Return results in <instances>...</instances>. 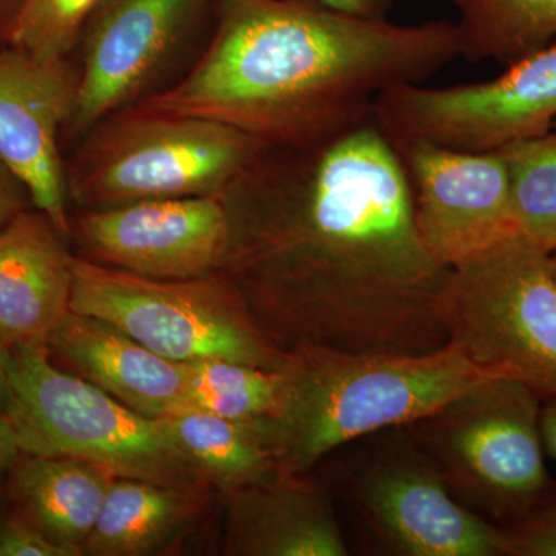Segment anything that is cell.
Wrapping results in <instances>:
<instances>
[{"mask_svg":"<svg viewBox=\"0 0 556 556\" xmlns=\"http://www.w3.org/2000/svg\"><path fill=\"white\" fill-rule=\"evenodd\" d=\"M20 455L21 448L17 445L16 434H14L9 420L0 416V477L9 475L10 468L13 467Z\"/></svg>","mask_w":556,"mask_h":556,"instance_id":"f1b7e54d","label":"cell"},{"mask_svg":"<svg viewBox=\"0 0 556 556\" xmlns=\"http://www.w3.org/2000/svg\"><path fill=\"white\" fill-rule=\"evenodd\" d=\"M450 343L497 378L556 401V278L519 232L450 268L439 300Z\"/></svg>","mask_w":556,"mask_h":556,"instance_id":"5b68a950","label":"cell"},{"mask_svg":"<svg viewBox=\"0 0 556 556\" xmlns=\"http://www.w3.org/2000/svg\"><path fill=\"white\" fill-rule=\"evenodd\" d=\"M80 70L9 46L0 49V160L20 178L33 207L70 233L67 172L60 135L78 102Z\"/></svg>","mask_w":556,"mask_h":556,"instance_id":"4fadbf2b","label":"cell"},{"mask_svg":"<svg viewBox=\"0 0 556 556\" xmlns=\"http://www.w3.org/2000/svg\"><path fill=\"white\" fill-rule=\"evenodd\" d=\"M541 433L546 455L556 464V401L544 402L541 408Z\"/></svg>","mask_w":556,"mask_h":556,"instance_id":"f546056e","label":"cell"},{"mask_svg":"<svg viewBox=\"0 0 556 556\" xmlns=\"http://www.w3.org/2000/svg\"><path fill=\"white\" fill-rule=\"evenodd\" d=\"M10 507L60 546L83 555L113 475L73 457L21 453L10 468Z\"/></svg>","mask_w":556,"mask_h":556,"instance_id":"ac0fdd59","label":"cell"},{"mask_svg":"<svg viewBox=\"0 0 556 556\" xmlns=\"http://www.w3.org/2000/svg\"><path fill=\"white\" fill-rule=\"evenodd\" d=\"M70 309L108 321L177 362L225 358L278 369L287 354L260 332L222 273L190 280L135 276L73 257Z\"/></svg>","mask_w":556,"mask_h":556,"instance_id":"ba28073f","label":"cell"},{"mask_svg":"<svg viewBox=\"0 0 556 556\" xmlns=\"http://www.w3.org/2000/svg\"><path fill=\"white\" fill-rule=\"evenodd\" d=\"M206 493L113 478L83 555H150L169 544L195 519Z\"/></svg>","mask_w":556,"mask_h":556,"instance_id":"d6986e66","label":"cell"},{"mask_svg":"<svg viewBox=\"0 0 556 556\" xmlns=\"http://www.w3.org/2000/svg\"><path fill=\"white\" fill-rule=\"evenodd\" d=\"M105 0H21L11 46L39 60H67Z\"/></svg>","mask_w":556,"mask_h":556,"instance_id":"cb8c5ba5","label":"cell"},{"mask_svg":"<svg viewBox=\"0 0 556 556\" xmlns=\"http://www.w3.org/2000/svg\"><path fill=\"white\" fill-rule=\"evenodd\" d=\"M54 364L148 417L186 408L188 368L101 318L68 309L46 343Z\"/></svg>","mask_w":556,"mask_h":556,"instance_id":"9a60e30c","label":"cell"},{"mask_svg":"<svg viewBox=\"0 0 556 556\" xmlns=\"http://www.w3.org/2000/svg\"><path fill=\"white\" fill-rule=\"evenodd\" d=\"M268 148L223 197L217 273L266 340L289 354H426L448 343V266L428 251L407 169L375 115L303 146Z\"/></svg>","mask_w":556,"mask_h":556,"instance_id":"6da1fadb","label":"cell"},{"mask_svg":"<svg viewBox=\"0 0 556 556\" xmlns=\"http://www.w3.org/2000/svg\"><path fill=\"white\" fill-rule=\"evenodd\" d=\"M188 396L185 409H200L228 419L254 420L273 415L280 399V368L270 369L203 358L185 362Z\"/></svg>","mask_w":556,"mask_h":556,"instance_id":"7402d4cb","label":"cell"},{"mask_svg":"<svg viewBox=\"0 0 556 556\" xmlns=\"http://www.w3.org/2000/svg\"><path fill=\"white\" fill-rule=\"evenodd\" d=\"M186 78L139 109L217 121L265 148L303 146L375 115L380 94L460 58L456 22L396 24L316 0H217Z\"/></svg>","mask_w":556,"mask_h":556,"instance_id":"7a4b0ae2","label":"cell"},{"mask_svg":"<svg viewBox=\"0 0 556 556\" xmlns=\"http://www.w3.org/2000/svg\"><path fill=\"white\" fill-rule=\"evenodd\" d=\"M30 206L33 203L27 189L0 160V229L5 228L21 212Z\"/></svg>","mask_w":556,"mask_h":556,"instance_id":"4316f807","label":"cell"},{"mask_svg":"<svg viewBox=\"0 0 556 556\" xmlns=\"http://www.w3.org/2000/svg\"><path fill=\"white\" fill-rule=\"evenodd\" d=\"M554 129H556V123H555Z\"/></svg>","mask_w":556,"mask_h":556,"instance_id":"836d02e7","label":"cell"},{"mask_svg":"<svg viewBox=\"0 0 556 556\" xmlns=\"http://www.w3.org/2000/svg\"><path fill=\"white\" fill-rule=\"evenodd\" d=\"M217 0H105L84 31L78 102L68 127L84 131L141 93Z\"/></svg>","mask_w":556,"mask_h":556,"instance_id":"5bb4252c","label":"cell"},{"mask_svg":"<svg viewBox=\"0 0 556 556\" xmlns=\"http://www.w3.org/2000/svg\"><path fill=\"white\" fill-rule=\"evenodd\" d=\"M552 269H554V276L556 278V251L551 254Z\"/></svg>","mask_w":556,"mask_h":556,"instance_id":"d6a6232c","label":"cell"},{"mask_svg":"<svg viewBox=\"0 0 556 556\" xmlns=\"http://www.w3.org/2000/svg\"><path fill=\"white\" fill-rule=\"evenodd\" d=\"M362 510L388 546L408 556H507V536L459 503L424 453L393 450L357 479Z\"/></svg>","mask_w":556,"mask_h":556,"instance_id":"7c38bea8","label":"cell"},{"mask_svg":"<svg viewBox=\"0 0 556 556\" xmlns=\"http://www.w3.org/2000/svg\"><path fill=\"white\" fill-rule=\"evenodd\" d=\"M10 399V350L0 340V416L5 413Z\"/></svg>","mask_w":556,"mask_h":556,"instance_id":"1f68e13d","label":"cell"},{"mask_svg":"<svg viewBox=\"0 0 556 556\" xmlns=\"http://www.w3.org/2000/svg\"><path fill=\"white\" fill-rule=\"evenodd\" d=\"M223 495L226 555H348L331 503L320 486L302 475L278 471Z\"/></svg>","mask_w":556,"mask_h":556,"instance_id":"2e32d148","label":"cell"},{"mask_svg":"<svg viewBox=\"0 0 556 556\" xmlns=\"http://www.w3.org/2000/svg\"><path fill=\"white\" fill-rule=\"evenodd\" d=\"M67 175L83 206L225 197L257 159L243 131L195 116L131 108L105 118Z\"/></svg>","mask_w":556,"mask_h":556,"instance_id":"52a82bcc","label":"cell"},{"mask_svg":"<svg viewBox=\"0 0 556 556\" xmlns=\"http://www.w3.org/2000/svg\"><path fill=\"white\" fill-rule=\"evenodd\" d=\"M457 13L460 58L514 64L556 40V0H447Z\"/></svg>","mask_w":556,"mask_h":556,"instance_id":"44dd1931","label":"cell"},{"mask_svg":"<svg viewBox=\"0 0 556 556\" xmlns=\"http://www.w3.org/2000/svg\"><path fill=\"white\" fill-rule=\"evenodd\" d=\"M280 376L276 412L257 420L278 470L295 475L354 439L412 426L497 378L450 342L426 354L292 351Z\"/></svg>","mask_w":556,"mask_h":556,"instance_id":"3957f363","label":"cell"},{"mask_svg":"<svg viewBox=\"0 0 556 556\" xmlns=\"http://www.w3.org/2000/svg\"><path fill=\"white\" fill-rule=\"evenodd\" d=\"M541 408L543 401L525 383L486 379L408 427L453 495L508 526L556 501Z\"/></svg>","mask_w":556,"mask_h":556,"instance_id":"8992f818","label":"cell"},{"mask_svg":"<svg viewBox=\"0 0 556 556\" xmlns=\"http://www.w3.org/2000/svg\"><path fill=\"white\" fill-rule=\"evenodd\" d=\"M76 233L91 262L156 280L217 273L229 239L222 197L131 201L80 215Z\"/></svg>","mask_w":556,"mask_h":556,"instance_id":"30bf717a","label":"cell"},{"mask_svg":"<svg viewBox=\"0 0 556 556\" xmlns=\"http://www.w3.org/2000/svg\"><path fill=\"white\" fill-rule=\"evenodd\" d=\"M503 527L507 536V556H556V501Z\"/></svg>","mask_w":556,"mask_h":556,"instance_id":"d4e9b609","label":"cell"},{"mask_svg":"<svg viewBox=\"0 0 556 556\" xmlns=\"http://www.w3.org/2000/svg\"><path fill=\"white\" fill-rule=\"evenodd\" d=\"M163 420L179 447L222 493L280 471L257 419L236 420L200 409H181Z\"/></svg>","mask_w":556,"mask_h":556,"instance_id":"ffe728a7","label":"cell"},{"mask_svg":"<svg viewBox=\"0 0 556 556\" xmlns=\"http://www.w3.org/2000/svg\"><path fill=\"white\" fill-rule=\"evenodd\" d=\"M0 556H73L42 530L9 508L0 515Z\"/></svg>","mask_w":556,"mask_h":556,"instance_id":"484cf974","label":"cell"},{"mask_svg":"<svg viewBox=\"0 0 556 556\" xmlns=\"http://www.w3.org/2000/svg\"><path fill=\"white\" fill-rule=\"evenodd\" d=\"M396 149L412 185L417 229L442 265H459L517 232L500 150L467 152L426 141Z\"/></svg>","mask_w":556,"mask_h":556,"instance_id":"8fae6325","label":"cell"},{"mask_svg":"<svg viewBox=\"0 0 556 556\" xmlns=\"http://www.w3.org/2000/svg\"><path fill=\"white\" fill-rule=\"evenodd\" d=\"M375 118L394 146L426 141L467 152L547 134L556 123V40L484 83L391 87L376 101Z\"/></svg>","mask_w":556,"mask_h":556,"instance_id":"9c48e42d","label":"cell"},{"mask_svg":"<svg viewBox=\"0 0 556 556\" xmlns=\"http://www.w3.org/2000/svg\"><path fill=\"white\" fill-rule=\"evenodd\" d=\"M510 177L515 229L543 251H556V129L501 149Z\"/></svg>","mask_w":556,"mask_h":556,"instance_id":"603a6c76","label":"cell"},{"mask_svg":"<svg viewBox=\"0 0 556 556\" xmlns=\"http://www.w3.org/2000/svg\"><path fill=\"white\" fill-rule=\"evenodd\" d=\"M21 0H0V49L13 42Z\"/></svg>","mask_w":556,"mask_h":556,"instance_id":"4dcf8cb0","label":"cell"},{"mask_svg":"<svg viewBox=\"0 0 556 556\" xmlns=\"http://www.w3.org/2000/svg\"><path fill=\"white\" fill-rule=\"evenodd\" d=\"M9 420L21 453L73 457L115 478L206 493L211 481L163 417L139 415L51 361L46 346L10 348Z\"/></svg>","mask_w":556,"mask_h":556,"instance_id":"277c9868","label":"cell"},{"mask_svg":"<svg viewBox=\"0 0 556 556\" xmlns=\"http://www.w3.org/2000/svg\"><path fill=\"white\" fill-rule=\"evenodd\" d=\"M331 9L367 17H388L393 0H316Z\"/></svg>","mask_w":556,"mask_h":556,"instance_id":"83f0119b","label":"cell"},{"mask_svg":"<svg viewBox=\"0 0 556 556\" xmlns=\"http://www.w3.org/2000/svg\"><path fill=\"white\" fill-rule=\"evenodd\" d=\"M64 233L36 207L0 229V340L46 346L70 309L73 255Z\"/></svg>","mask_w":556,"mask_h":556,"instance_id":"e0dca14e","label":"cell"}]
</instances>
